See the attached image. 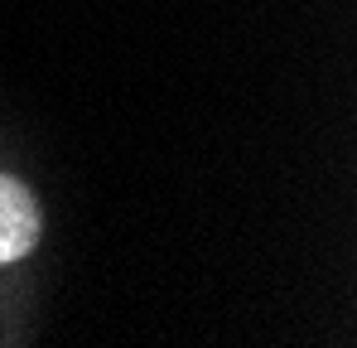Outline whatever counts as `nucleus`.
I'll list each match as a JSON object with an SVG mask.
<instances>
[{"instance_id":"obj_1","label":"nucleus","mask_w":357,"mask_h":348,"mask_svg":"<svg viewBox=\"0 0 357 348\" xmlns=\"http://www.w3.org/2000/svg\"><path fill=\"white\" fill-rule=\"evenodd\" d=\"M39 242V208H34V194L0 174V266L5 261H20L29 247Z\"/></svg>"}]
</instances>
